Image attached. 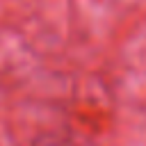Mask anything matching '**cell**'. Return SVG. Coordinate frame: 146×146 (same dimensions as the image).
I'll return each mask as SVG.
<instances>
[{
  "instance_id": "6da1fadb",
  "label": "cell",
  "mask_w": 146,
  "mask_h": 146,
  "mask_svg": "<svg viewBox=\"0 0 146 146\" xmlns=\"http://www.w3.org/2000/svg\"><path fill=\"white\" fill-rule=\"evenodd\" d=\"M32 146H68V144L57 139V137H39V139H34Z\"/></svg>"
}]
</instances>
